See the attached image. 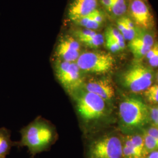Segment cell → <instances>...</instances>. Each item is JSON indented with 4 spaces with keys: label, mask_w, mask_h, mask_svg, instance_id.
<instances>
[{
    "label": "cell",
    "mask_w": 158,
    "mask_h": 158,
    "mask_svg": "<svg viewBox=\"0 0 158 158\" xmlns=\"http://www.w3.org/2000/svg\"><path fill=\"white\" fill-rule=\"evenodd\" d=\"M81 42L88 47L91 48H97L103 44L104 42V38L102 34L97 33L94 36Z\"/></svg>",
    "instance_id": "cell-16"
},
{
    "label": "cell",
    "mask_w": 158,
    "mask_h": 158,
    "mask_svg": "<svg viewBox=\"0 0 158 158\" xmlns=\"http://www.w3.org/2000/svg\"><path fill=\"white\" fill-rule=\"evenodd\" d=\"M127 10L125 0H112L111 11L117 17H122Z\"/></svg>",
    "instance_id": "cell-15"
},
{
    "label": "cell",
    "mask_w": 158,
    "mask_h": 158,
    "mask_svg": "<svg viewBox=\"0 0 158 158\" xmlns=\"http://www.w3.org/2000/svg\"><path fill=\"white\" fill-rule=\"evenodd\" d=\"M147 100L152 103L158 104V85H151L145 91Z\"/></svg>",
    "instance_id": "cell-17"
},
{
    "label": "cell",
    "mask_w": 158,
    "mask_h": 158,
    "mask_svg": "<svg viewBox=\"0 0 158 158\" xmlns=\"http://www.w3.org/2000/svg\"><path fill=\"white\" fill-rule=\"evenodd\" d=\"M91 16H92L93 19L97 23H98L100 24H102V21H103V17H102L101 12L98 10H97V9L95 10L91 13Z\"/></svg>",
    "instance_id": "cell-23"
},
{
    "label": "cell",
    "mask_w": 158,
    "mask_h": 158,
    "mask_svg": "<svg viewBox=\"0 0 158 158\" xmlns=\"http://www.w3.org/2000/svg\"><path fill=\"white\" fill-rule=\"evenodd\" d=\"M143 132L158 142V128L152 126L151 128L145 130Z\"/></svg>",
    "instance_id": "cell-22"
},
{
    "label": "cell",
    "mask_w": 158,
    "mask_h": 158,
    "mask_svg": "<svg viewBox=\"0 0 158 158\" xmlns=\"http://www.w3.org/2000/svg\"><path fill=\"white\" fill-rule=\"evenodd\" d=\"M153 77L152 69L141 64H136L123 74L122 81L128 89L138 93L146 90L152 85Z\"/></svg>",
    "instance_id": "cell-4"
},
{
    "label": "cell",
    "mask_w": 158,
    "mask_h": 158,
    "mask_svg": "<svg viewBox=\"0 0 158 158\" xmlns=\"http://www.w3.org/2000/svg\"><path fill=\"white\" fill-rule=\"evenodd\" d=\"M105 37H106V46L109 51H111V52H117L122 50L121 47L115 41H114V40L107 36H105Z\"/></svg>",
    "instance_id": "cell-21"
},
{
    "label": "cell",
    "mask_w": 158,
    "mask_h": 158,
    "mask_svg": "<svg viewBox=\"0 0 158 158\" xmlns=\"http://www.w3.org/2000/svg\"><path fill=\"white\" fill-rule=\"evenodd\" d=\"M85 90L100 96L104 100H110L115 96L112 82L107 79H93L85 83Z\"/></svg>",
    "instance_id": "cell-11"
},
{
    "label": "cell",
    "mask_w": 158,
    "mask_h": 158,
    "mask_svg": "<svg viewBox=\"0 0 158 158\" xmlns=\"http://www.w3.org/2000/svg\"><path fill=\"white\" fill-rule=\"evenodd\" d=\"M89 158H123V141L116 136L101 138L91 144Z\"/></svg>",
    "instance_id": "cell-7"
},
{
    "label": "cell",
    "mask_w": 158,
    "mask_h": 158,
    "mask_svg": "<svg viewBox=\"0 0 158 158\" xmlns=\"http://www.w3.org/2000/svg\"><path fill=\"white\" fill-rule=\"evenodd\" d=\"M76 106L79 114L87 121L99 118L106 111L105 100L96 94L86 90L77 97Z\"/></svg>",
    "instance_id": "cell-5"
},
{
    "label": "cell",
    "mask_w": 158,
    "mask_h": 158,
    "mask_svg": "<svg viewBox=\"0 0 158 158\" xmlns=\"http://www.w3.org/2000/svg\"><path fill=\"white\" fill-rule=\"evenodd\" d=\"M156 80H157V81L158 82V73H157L156 75Z\"/></svg>",
    "instance_id": "cell-27"
},
{
    "label": "cell",
    "mask_w": 158,
    "mask_h": 158,
    "mask_svg": "<svg viewBox=\"0 0 158 158\" xmlns=\"http://www.w3.org/2000/svg\"><path fill=\"white\" fill-rule=\"evenodd\" d=\"M149 122L153 127L158 128V109L156 106L149 107Z\"/></svg>",
    "instance_id": "cell-19"
},
{
    "label": "cell",
    "mask_w": 158,
    "mask_h": 158,
    "mask_svg": "<svg viewBox=\"0 0 158 158\" xmlns=\"http://www.w3.org/2000/svg\"><path fill=\"white\" fill-rule=\"evenodd\" d=\"M79 42L71 37L61 40L57 46L56 54L59 60L68 62H76L80 56Z\"/></svg>",
    "instance_id": "cell-10"
},
{
    "label": "cell",
    "mask_w": 158,
    "mask_h": 158,
    "mask_svg": "<svg viewBox=\"0 0 158 158\" xmlns=\"http://www.w3.org/2000/svg\"><path fill=\"white\" fill-rule=\"evenodd\" d=\"M55 74L59 83L69 93H73L84 84L81 70L76 62L59 60L55 66Z\"/></svg>",
    "instance_id": "cell-6"
},
{
    "label": "cell",
    "mask_w": 158,
    "mask_h": 158,
    "mask_svg": "<svg viewBox=\"0 0 158 158\" xmlns=\"http://www.w3.org/2000/svg\"><path fill=\"white\" fill-rule=\"evenodd\" d=\"M148 31L137 29L135 37L130 41L129 48L136 59H139L145 56L155 44L153 36Z\"/></svg>",
    "instance_id": "cell-9"
},
{
    "label": "cell",
    "mask_w": 158,
    "mask_h": 158,
    "mask_svg": "<svg viewBox=\"0 0 158 158\" xmlns=\"http://www.w3.org/2000/svg\"><path fill=\"white\" fill-rule=\"evenodd\" d=\"M115 59L109 53L104 52H87L80 54L76 63L80 69L88 73H107L115 64Z\"/></svg>",
    "instance_id": "cell-3"
},
{
    "label": "cell",
    "mask_w": 158,
    "mask_h": 158,
    "mask_svg": "<svg viewBox=\"0 0 158 158\" xmlns=\"http://www.w3.org/2000/svg\"><path fill=\"white\" fill-rule=\"evenodd\" d=\"M102 4L108 11H111L112 0H102Z\"/></svg>",
    "instance_id": "cell-25"
},
{
    "label": "cell",
    "mask_w": 158,
    "mask_h": 158,
    "mask_svg": "<svg viewBox=\"0 0 158 158\" xmlns=\"http://www.w3.org/2000/svg\"><path fill=\"white\" fill-rule=\"evenodd\" d=\"M119 115L126 128L136 129L149 122V110L141 100L135 97L125 98L119 106Z\"/></svg>",
    "instance_id": "cell-1"
},
{
    "label": "cell",
    "mask_w": 158,
    "mask_h": 158,
    "mask_svg": "<svg viewBox=\"0 0 158 158\" xmlns=\"http://www.w3.org/2000/svg\"><path fill=\"white\" fill-rule=\"evenodd\" d=\"M145 158H158V151L150 153Z\"/></svg>",
    "instance_id": "cell-26"
},
{
    "label": "cell",
    "mask_w": 158,
    "mask_h": 158,
    "mask_svg": "<svg viewBox=\"0 0 158 158\" xmlns=\"http://www.w3.org/2000/svg\"><path fill=\"white\" fill-rule=\"evenodd\" d=\"M97 5V0H74L69 7V18L76 22L87 17L96 10Z\"/></svg>",
    "instance_id": "cell-12"
},
{
    "label": "cell",
    "mask_w": 158,
    "mask_h": 158,
    "mask_svg": "<svg viewBox=\"0 0 158 158\" xmlns=\"http://www.w3.org/2000/svg\"><path fill=\"white\" fill-rule=\"evenodd\" d=\"M149 64L153 68L158 67V50L150 59L148 60Z\"/></svg>",
    "instance_id": "cell-24"
},
{
    "label": "cell",
    "mask_w": 158,
    "mask_h": 158,
    "mask_svg": "<svg viewBox=\"0 0 158 158\" xmlns=\"http://www.w3.org/2000/svg\"><path fill=\"white\" fill-rule=\"evenodd\" d=\"M130 11L132 21L138 28L149 30L153 27V17L145 0H131Z\"/></svg>",
    "instance_id": "cell-8"
},
{
    "label": "cell",
    "mask_w": 158,
    "mask_h": 158,
    "mask_svg": "<svg viewBox=\"0 0 158 158\" xmlns=\"http://www.w3.org/2000/svg\"><path fill=\"white\" fill-rule=\"evenodd\" d=\"M133 145L141 153L144 158H145L144 153V139L142 135H134L128 136Z\"/></svg>",
    "instance_id": "cell-18"
},
{
    "label": "cell",
    "mask_w": 158,
    "mask_h": 158,
    "mask_svg": "<svg viewBox=\"0 0 158 158\" xmlns=\"http://www.w3.org/2000/svg\"><path fill=\"white\" fill-rule=\"evenodd\" d=\"M53 139V133L51 128L44 123H36L29 127L23 133L21 143L35 155L45 150Z\"/></svg>",
    "instance_id": "cell-2"
},
{
    "label": "cell",
    "mask_w": 158,
    "mask_h": 158,
    "mask_svg": "<svg viewBox=\"0 0 158 158\" xmlns=\"http://www.w3.org/2000/svg\"><path fill=\"white\" fill-rule=\"evenodd\" d=\"M96 34L97 32H96L95 31L85 28V29L77 31L76 32V36L78 38L79 40L81 42L83 40L94 36Z\"/></svg>",
    "instance_id": "cell-20"
},
{
    "label": "cell",
    "mask_w": 158,
    "mask_h": 158,
    "mask_svg": "<svg viewBox=\"0 0 158 158\" xmlns=\"http://www.w3.org/2000/svg\"><path fill=\"white\" fill-rule=\"evenodd\" d=\"M156 107H157V108H158V106H156Z\"/></svg>",
    "instance_id": "cell-28"
},
{
    "label": "cell",
    "mask_w": 158,
    "mask_h": 158,
    "mask_svg": "<svg viewBox=\"0 0 158 158\" xmlns=\"http://www.w3.org/2000/svg\"><path fill=\"white\" fill-rule=\"evenodd\" d=\"M11 148V142L5 131L0 130V158H6Z\"/></svg>",
    "instance_id": "cell-13"
},
{
    "label": "cell",
    "mask_w": 158,
    "mask_h": 158,
    "mask_svg": "<svg viewBox=\"0 0 158 158\" xmlns=\"http://www.w3.org/2000/svg\"><path fill=\"white\" fill-rule=\"evenodd\" d=\"M105 36L108 37L115 41L121 47L122 50L124 49L125 46V40L123 36L122 35V34L119 32L118 29L114 28L113 27H109L106 32Z\"/></svg>",
    "instance_id": "cell-14"
}]
</instances>
